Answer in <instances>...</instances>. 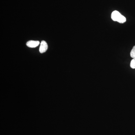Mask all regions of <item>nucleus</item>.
<instances>
[{"mask_svg":"<svg viewBox=\"0 0 135 135\" xmlns=\"http://www.w3.org/2000/svg\"><path fill=\"white\" fill-rule=\"evenodd\" d=\"M130 67L133 69H135V58H133L130 63Z\"/></svg>","mask_w":135,"mask_h":135,"instance_id":"39448f33","label":"nucleus"},{"mask_svg":"<svg viewBox=\"0 0 135 135\" xmlns=\"http://www.w3.org/2000/svg\"><path fill=\"white\" fill-rule=\"evenodd\" d=\"M130 56L132 58H135V46L133 47V49L131 51Z\"/></svg>","mask_w":135,"mask_h":135,"instance_id":"20e7f679","label":"nucleus"},{"mask_svg":"<svg viewBox=\"0 0 135 135\" xmlns=\"http://www.w3.org/2000/svg\"><path fill=\"white\" fill-rule=\"evenodd\" d=\"M40 43V42L39 41H29L27 42L26 46L30 48H35L38 46Z\"/></svg>","mask_w":135,"mask_h":135,"instance_id":"7ed1b4c3","label":"nucleus"},{"mask_svg":"<svg viewBox=\"0 0 135 135\" xmlns=\"http://www.w3.org/2000/svg\"><path fill=\"white\" fill-rule=\"evenodd\" d=\"M111 18L114 21H116L121 23H123L126 21V18L117 11H114L112 12Z\"/></svg>","mask_w":135,"mask_h":135,"instance_id":"f257e3e1","label":"nucleus"},{"mask_svg":"<svg viewBox=\"0 0 135 135\" xmlns=\"http://www.w3.org/2000/svg\"><path fill=\"white\" fill-rule=\"evenodd\" d=\"M48 47V46L47 42L44 41H42L41 43L40 49H39L40 53H42L46 52L47 50Z\"/></svg>","mask_w":135,"mask_h":135,"instance_id":"f03ea898","label":"nucleus"}]
</instances>
